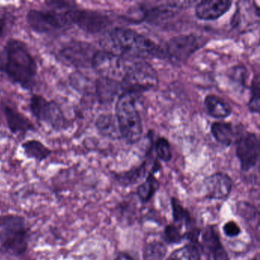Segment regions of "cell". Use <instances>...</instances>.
Wrapping results in <instances>:
<instances>
[{
    "label": "cell",
    "instance_id": "cell-1",
    "mask_svg": "<svg viewBox=\"0 0 260 260\" xmlns=\"http://www.w3.org/2000/svg\"><path fill=\"white\" fill-rule=\"evenodd\" d=\"M0 70L23 89H31L36 84L37 63L21 41L11 39L6 44L0 56Z\"/></svg>",
    "mask_w": 260,
    "mask_h": 260
},
{
    "label": "cell",
    "instance_id": "cell-2",
    "mask_svg": "<svg viewBox=\"0 0 260 260\" xmlns=\"http://www.w3.org/2000/svg\"><path fill=\"white\" fill-rule=\"evenodd\" d=\"M105 51L132 58H164V51L151 39L134 30L115 28L104 40Z\"/></svg>",
    "mask_w": 260,
    "mask_h": 260
},
{
    "label": "cell",
    "instance_id": "cell-3",
    "mask_svg": "<svg viewBox=\"0 0 260 260\" xmlns=\"http://www.w3.org/2000/svg\"><path fill=\"white\" fill-rule=\"evenodd\" d=\"M138 93L123 92L115 106V119L121 138L127 144H135L141 140L143 124L138 105Z\"/></svg>",
    "mask_w": 260,
    "mask_h": 260
},
{
    "label": "cell",
    "instance_id": "cell-4",
    "mask_svg": "<svg viewBox=\"0 0 260 260\" xmlns=\"http://www.w3.org/2000/svg\"><path fill=\"white\" fill-rule=\"evenodd\" d=\"M29 228L26 220L17 214L0 215V245L4 252L19 257L26 252Z\"/></svg>",
    "mask_w": 260,
    "mask_h": 260
},
{
    "label": "cell",
    "instance_id": "cell-5",
    "mask_svg": "<svg viewBox=\"0 0 260 260\" xmlns=\"http://www.w3.org/2000/svg\"><path fill=\"white\" fill-rule=\"evenodd\" d=\"M158 83L157 73L148 62L143 59L132 58L127 77L121 87L123 92L140 93L154 89Z\"/></svg>",
    "mask_w": 260,
    "mask_h": 260
},
{
    "label": "cell",
    "instance_id": "cell-6",
    "mask_svg": "<svg viewBox=\"0 0 260 260\" xmlns=\"http://www.w3.org/2000/svg\"><path fill=\"white\" fill-rule=\"evenodd\" d=\"M131 58L102 50L95 51L91 65L101 77L116 82L121 86L127 77Z\"/></svg>",
    "mask_w": 260,
    "mask_h": 260
},
{
    "label": "cell",
    "instance_id": "cell-7",
    "mask_svg": "<svg viewBox=\"0 0 260 260\" xmlns=\"http://www.w3.org/2000/svg\"><path fill=\"white\" fill-rule=\"evenodd\" d=\"M206 44L205 38L194 34L183 35L170 39L164 51L167 57L175 63H182Z\"/></svg>",
    "mask_w": 260,
    "mask_h": 260
},
{
    "label": "cell",
    "instance_id": "cell-8",
    "mask_svg": "<svg viewBox=\"0 0 260 260\" xmlns=\"http://www.w3.org/2000/svg\"><path fill=\"white\" fill-rule=\"evenodd\" d=\"M63 15L68 24H74L90 34L101 32L109 25V17L99 12L73 8L65 12Z\"/></svg>",
    "mask_w": 260,
    "mask_h": 260
},
{
    "label": "cell",
    "instance_id": "cell-9",
    "mask_svg": "<svg viewBox=\"0 0 260 260\" xmlns=\"http://www.w3.org/2000/svg\"><path fill=\"white\" fill-rule=\"evenodd\" d=\"M31 113L39 121L48 123L54 129L68 127V121L59 106L53 102H49L42 95H33L30 100Z\"/></svg>",
    "mask_w": 260,
    "mask_h": 260
},
{
    "label": "cell",
    "instance_id": "cell-10",
    "mask_svg": "<svg viewBox=\"0 0 260 260\" xmlns=\"http://www.w3.org/2000/svg\"><path fill=\"white\" fill-rule=\"evenodd\" d=\"M30 28L39 34H46L60 29L68 25L64 15L55 11L31 10L26 15Z\"/></svg>",
    "mask_w": 260,
    "mask_h": 260
},
{
    "label": "cell",
    "instance_id": "cell-11",
    "mask_svg": "<svg viewBox=\"0 0 260 260\" xmlns=\"http://www.w3.org/2000/svg\"><path fill=\"white\" fill-rule=\"evenodd\" d=\"M236 154L243 171H249L256 165L259 157V141L254 133L242 135L236 141Z\"/></svg>",
    "mask_w": 260,
    "mask_h": 260
},
{
    "label": "cell",
    "instance_id": "cell-12",
    "mask_svg": "<svg viewBox=\"0 0 260 260\" xmlns=\"http://www.w3.org/2000/svg\"><path fill=\"white\" fill-rule=\"evenodd\" d=\"M232 4L231 0H205L197 3L194 13L200 20H216L231 9Z\"/></svg>",
    "mask_w": 260,
    "mask_h": 260
},
{
    "label": "cell",
    "instance_id": "cell-13",
    "mask_svg": "<svg viewBox=\"0 0 260 260\" xmlns=\"http://www.w3.org/2000/svg\"><path fill=\"white\" fill-rule=\"evenodd\" d=\"M95 53H91L90 46L83 42H74L60 51V56L69 64L75 67L85 66L92 61Z\"/></svg>",
    "mask_w": 260,
    "mask_h": 260
},
{
    "label": "cell",
    "instance_id": "cell-14",
    "mask_svg": "<svg viewBox=\"0 0 260 260\" xmlns=\"http://www.w3.org/2000/svg\"><path fill=\"white\" fill-rule=\"evenodd\" d=\"M207 196L213 199H226L232 188V180L224 173H215L205 181Z\"/></svg>",
    "mask_w": 260,
    "mask_h": 260
},
{
    "label": "cell",
    "instance_id": "cell-15",
    "mask_svg": "<svg viewBox=\"0 0 260 260\" xmlns=\"http://www.w3.org/2000/svg\"><path fill=\"white\" fill-rule=\"evenodd\" d=\"M4 112L9 128L12 133H24L28 131H34L36 128L32 122L25 115L14 108L5 105Z\"/></svg>",
    "mask_w": 260,
    "mask_h": 260
},
{
    "label": "cell",
    "instance_id": "cell-16",
    "mask_svg": "<svg viewBox=\"0 0 260 260\" xmlns=\"http://www.w3.org/2000/svg\"><path fill=\"white\" fill-rule=\"evenodd\" d=\"M204 103L207 112L213 118L223 119L229 117L232 113L231 106L217 95L212 94L207 95Z\"/></svg>",
    "mask_w": 260,
    "mask_h": 260
},
{
    "label": "cell",
    "instance_id": "cell-17",
    "mask_svg": "<svg viewBox=\"0 0 260 260\" xmlns=\"http://www.w3.org/2000/svg\"><path fill=\"white\" fill-rule=\"evenodd\" d=\"M211 132L214 139L222 145H231L236 139V132L231 122L216 121L211 124Z\"/></svg>",
    "mask_w": 260,
    "mask_h": 260
},
{
    "label": "cell",
    "instance_id": "cell-18",
    "mask_svg": "<svg viewBox=\"0 0 260 260\" xmlns=\"http://www.w3.org/2000/svg\"><path fill=\"white\" fill-rule=\"evenodd\" d=\"M22 147L27 157L39 162L45 160L51 153L48 147L37 140H28L22 144Z\"/></svg>",
    "mask_w": 260,
    "mask_h": 260
},
{
    "label": "cell",
    "instance_id": "cell-19",
    "mask_svg": "<svg viewBox=\"0 0 260 260\" xmlns=\"http://www.w3.org/2000/svg\"><path fill=\"white\" fill-rule=\"evenodd\" d=\"M120 89L122 90V88L119 83L103 78V77H100L95 84L97 96L101 103L112 100Z\"/></svg>",
    "mask_w": 260,
    "mask_h": 260
},
{
    "label": "cell",
    "instance_id": "cell-20",
    "mask_svg": "<svg viewBox=\"0 0 260 260\" xmlns=\"http://www.w3.org/2000/svg\"><path fill=\"white\" fill-rule=\"evenodd\" d=\"M99 132L112 139H119L121 137L118 124L115 117L111 115H102L95 122Z\"/></svg>",
    "mask_w": 260,
    "mask_h": 260
},
{
    "label": "cell",
    "instance_id": "cell-21",
    "mask_svg": "<svg viewBox=\"0 0 260 260\" xmlns=\"http://www.w3.org/2000/svg\"><path fill=\"white\" fill-rule=\"evenodd\" d=\"M200 252L194 243L187 245L177 249L170 255L167 260H199Z\"/></svg>",
    "mask_w": 260,
    "mask_h": 260
},
{
    "label": "cell",
    "instance_id": "cell-22",
    "mask_svg": "<svg viewBox=\"0 0 260 260\" xmlns=\"http://www.w3.org/2000/svg\"><path fill=\"white\" fill-rule=\"evenodd\" d=\"M159 188V182L153 174H150L144 183L140 185L138 189V194L143 202L150 200Z\"/></svg>",
    "mask_w": 260,
    "mask_h": 260
},
{
    "label": "cell",
    "instance_id": "cell-23",
    "mask_svg": "<svg viewBox=\"0 0 260 260\" xmlns=\"http://www.w3.org/2000/svg\"><path fill=\"white\" fill-rule=\"evenodd\" d=\"M167 253V248L159 241L148 243L144 249V256L146 260H162Z\"/></svg>",
    "mask_w": 260,
    "mask_h": 260
},
{
    "label": "cell",
    "instance_id": "cell-24",
    "mask_svg": "<svg viewBox=\"0 0 260 260\" xmlns=\"http://www.w3.org/2000/svg\"><path fill=\"white\" fill-rule=\"evenodd\" d=\"M259 76L257 74L251 83L250 99L248 103L249 111L253 113H259Z\"/></svg>",
    "mask_w": 260,
    "mask_h": 260
},
{
    "label": "cell",
    "instance_id": "cell-25",
    "mask_svg": "<svg viewBox=\"0 0 260 260\" xmlns=\"http://www.w3.org/2000/svg\"><path fill=\"white\" fill-rule=\"evenodd\" d=\"M156 155L164 162H169L172 159V152L170 143L165 138H158L155 145Z\"/></svg>",
    "mask_w": 260,
    "mask_h": 260
},
{
    "label": "cell",
    "instance_id": "cell-26",
    "mask_svg": "<svg viewBox=\"0 0 260 260\" xmlns=\"http://www.w3.org/2000/svg\"><path fill=\"white\" fill-rule=\"evenodd\" d=\"M172 206H173V219L176 223H180L184 220L188 221L189 220L188 212H186L182 208L177 199H172Z\"/></svg>",
    "mask_w": 260,
    "mask_h": 260
},
{
    "label": "cell",
    "instance_id": "cell-27",
    "mask_svg": "<svg viewBox=\"0 0 260 260\" xmlns=\"http://www.w3.org/2000/svg\"><path fill=\"white\" fill-rule=\"evenodd\" d=\"M166 239L170 243H179L183 236L180 234L179 229L173 225L167 226L165 231Z\"/></svg>",
    "mask_w": 260,
    "mask_h": 260
},
{
    "label": "cell",
    "instance_id": "cell-28",
    "mask_svg": "<svg viewBox=\"0 0 260 260\" xmlns=\"http://www.w3.org/2000/svg\"><path fill=\"white\" fill-rule=\"evenodd\" d=\"M240 228L235 222L230 221L228 222L226 224L223 226V232L225 235L230 237H236L239 235L240 233Z\"/></svg>",
    "mask_w": 260,
    "mask_h": 260
},
{
    "label": "cell",
    "instance_id": "cell-29",
    "mask_svg": "<svg viewBox=\"0 0 260 260\" xmlns=\"http://www.w3.org/2000/svg\"><path fill=\"white\" fill-rule=\"evenodd\" d=\"M47 4L51 7L54 9H58V10H63V9H71L74 8L72 4L74 3L68 2V1H48Z\"/></svg>",
    "mask_w": 260,
    "mask_h": 260
},
{
    "label": "cell",
    "instance_id": "cell-30",
    "mask_svg": "<svg viewBox=\"0 0 260 260\" xmlns=\"http://www.w3.org/2000/svg\"><path fill=\"white\" fill-rule=\"evenodd\" d=\"M214 260H228V255L221 244L213 250Z\"/></svg>",
    "mask_w": 260,
    "mask_h": 260
},
{
    "label": "cell",
    "instance_id": "cell-31",
    "mask_svg": "<svg viewBox=\"0 0 260 260\" xmlns=\"http://www.w3.org/2000/svg\"><path fill=\"white\" fill-rule=\"evenodd\" d=\"M7 18L6 16L0 15V36H4L7 29Z\"/></svg>",
    "mask_w": 260,
    "mask_h": 260
},
{
    "label": "cell",
    "instance_id": "cell-32",
    "mask_svg": "<svg viewBox=\"0 0 260 260\" xmlns=\"http://www.w3.org/2000/svg\"><path fill=\"white\" fill-rule=\"evenodd\" d=\"M115 260H133L132 257L129 256L127 254H120Z\"/></svg>",
    "mask_w": 260,
    "mask_h": 260
},
{
    "label": "cell",
    "instance_id": "cell-33",
    "mask_svg": "<svg viewBox=\"0 0 260 260\" xmlns=\"http://www.w3.org/2000/svg\"><path fill=\"white\" fill-rule=\"evenodd\" d=\"M252 260H257L256 258H253Z\"/></svg>",
    "mask_w": 260,
    "mask_h": 260
}]
</instances>
